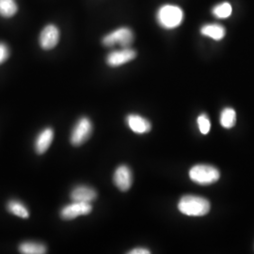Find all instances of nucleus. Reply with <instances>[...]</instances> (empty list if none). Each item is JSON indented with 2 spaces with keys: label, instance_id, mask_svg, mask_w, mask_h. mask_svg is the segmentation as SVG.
I'll return each instance as SVG.
<instances>
[{
  "label": "nucleus",
  "instance_id": "11",
  "mask_svg": "<svg viewBox=\"0 0 254 254\" xmlns=\"http://www.w3.org/2000/svg\"><path fill=\"white\" fill-rule=\"evenodd\" d=\"M97 198V192L95 190L87 186H78L73 189L71 193V199L73 201H82L91 203Z\"/></svg>",
  "mask_w": 254,
  "mask_h": 254
},
{
  "label": "nucleus",
  "instance_id": "17",
  "mask_svg": "<svg viewBox=\"0 0 254 254\" xmlns=\"http://www.w3.org/2000/svg\"><path fill=\"white\" fill-rule=\"evenodd\" d=\"M18 10L14 0H0V15L3 17H11Z\"/></svg>",
  "mask_w": 254,
  "mask_h": 254
},
{
  "label": "nucleus",
  "instance_id": "19",
  "mask_svg": "<svg viewBox=\"0 0 254 254\" xmlns=\"http://www.w3.org/2000/svg\"><path fill=\"white\" fill-rule=\"evenodd\" d=\"M197 122H198L200 133L203 135L208 134L210 128H211V124H210V121H209L208 117L206 116V114L200 115L197 119Z\"/></svg>",
  "mask_w": 254,
  "mask_h": 254
},
{
  "label": "nucleus",
  "instance_id": "1",
  "mask_svg": "<svg viewBox=\"0 0 254 254\" xmlns=\"http://www.w3.org/2000/svg\"><path fill=\"white\" fill-rule=\"evenodd\" d=\"M156 20L160 27L173 29L179 27L184 20L183 9L173 4H165L156 12Z\"/></svg>",
  "mask_w": 254,
  "mask_h": 254
},
{
  "label": "nucleus",
  "instance_id": "7",
  "mask_svg": "<svg viewBox=\"0 0 254 254\" xmlns=\"http://www.w3.org/2000/svg\"><path fill=\"white\" fill-rule=\"evenodd\" d=\"M136 57V51L129 47L122 48L109 53L107 57V64L110 67H119L133 61Z\"/></svg>",
  "mask_w": 254,
  "mask_h": 254
},
{
  "label": "nucleus",
  "instance_id": "10",
  "mask_svg": "<svg viewBox=\"0 0 254 254\" xmlns=\"http://www.w3.org/2000/svg\"><path fill=\"white\" fill-rule=\"evenodd\" d=\"M127 123L129 128L136 134H145L152 128V126L148 120L136 114L128 115Z\"/></svg>",
  "mask_w": 254,
  "mask_h": 254
},
{
  "label": "nucleus",
  "instance_id": "20",
  "mask_svg": "<svg viewBox=\"0 0 254 254\" xmlns=\"http://www.w3.org/2000/svg\"><path fill=\"white\" fill-rule=\"evenodd\" d=\"M9 56V47L4 44V43H0V64L5 63Z\"/></svg>",
  "mask_w": 254,
  "mask_h": 254
},
{
  "label": "nucleus",
  "instance_id": "3",
  "mask_svg": "<svg viewBox=\"0 0 254 254\" xmlns=\"http://www.w3.org/2000/svg\"><path fill=\"white\" fill-rule=\"evenodd\" d=\"M220 177L218 169L210 165H196L190 171V178L199 185H211Z\"/></svg>",
  "mask_w": 254,
  "mask_h": 254
},
{
  "label": "nucleus",
  "instance_id": "14",
  "mask_svg": "<svg viewBox=\"0 0 254 254\" xmlns=\"http://www.w3.org/2000/svg\"><path fill=\"white\" fill-rule=\"evenodd\" d=\"M19 251L24 254H45L47 253L46 246L38 242H24L19 246Z\"/></svg>",
  "mask_w": 254,
  "mask_h": 254
},
{
  "label": "nucleus",
  "instance_id": "6",
  "mask_svg": "<svg viewBox=\"0 0 254 254\" xmlns=\"http://www.w3.org/2000/svg\"><path fill=\"white\" fill-rule=\"evenodd\" d=\"M91 210H92V206L89 202L73 201V203L66 205L62 209L61 217L66 220H71V219L77 218L79 216L90 214Z\"/></svg>",
  "mask_w": 254,
  "mask_h": 254
},
{
  "label": "nucleus",
  "instance_id": "18",
  "mask_svg": "<svg viewBox=\"0 0 254 254\" xmlns=\"http://www.w3.org/2000/svg\"><path fill=\"white\" fill-rule=\"evenodd\" d=\"M213 14L219 19H226L231 16L233 9L232 5L229 2H222L216 5L212 9Z\"/></svg>",
  "mask_w": 254,
  "mask_h": 254
},
{
  "label": "nucleus",
  "instance_id": "5",
  "mask_svg": "<svg viewBox=\"0 0 254 254\" xmlns=\"http://www.w3.org/2000/svg\"><path fill=\"white\" fill-rule=\"evenodd\" d=\"M92 124L90 119L82 117L73 127L71 134V143L73 146L83 144L91 135Z\"/></svg>",
  "mask_w": 254,
  "mask_h": 254
},
{
  "label": "nucleus",
  "instance_id": "2",
  "mask_svg": "<svg viewBox=\"0 0 254 254\" xmlns=\"http://www.w3.org/2000/svg\"><path fill=\"white\" fill-rule=\"evenodd\" d=\"M178 209L182 214L191 217H201L208 214L210 202L206 199L198 196H184L178 203Z\"/></svg>",
  "mask_w": 254,
  "mask_h": 254
},
{
  "label": "nucleus",
  "instance_id": "15",
  "mask_svg": "<svg viewBox=\"0 0 254 254\" xmlns=\"http://www.w3.org/2000/svg\"><path fill=\"white\" fill-rule=\"evenodd\" d=\"M7 209L9 213L12 215H15L19 218H29V212L24 203L16 200H9L7 204Z\"/></svg>",
  "mask_w": 254,
  "mask_h": 254
},
{
  "label": "nucleus",
  "instance_id": "4",
  "mask_svg": "<svg viewBox=\"0 0 254 254\" xmlns=\"http://www.w3.org/2000/svg\"><path fill=\"white\" fill-rule=\"evenodd\" d=\"M134 41L133 31L129 27H120L103 38V45L113 47L119 45L123 48L130 47Z\"/></svg>",
  "mask_w": 254,
  "mask_h": 254
},
{
  "label": "nucleus",
  "instance_id": "8",
  "mask_svg": "<svg viewBox=\"0 0 254 254\" xmlns=\"http://www.w3.org/2000/svg\"><path fill=\"white\" fill-rule=\"evenodd\" d=\"M60 41V30L55 25L46 26L40 35V46L43 49L49 50L54 48Z\"/></svg>",
  "mask_w": 254,
  "mask_h": 254
},
{
  "label": "nucleus",
  "instance_id": "21",
  "mask_svg": "<svg viewBox=\"0 0 254 254\" xmlns=\"http://www.w3.org/2000/svg\"><path fill=\"white\" fill-rule=\"evenodd\" d=\"M130 254H150L151 252L148 251L147 249H143V248H137V249H134L133 251H131Z\"/></svg>",
  "mask_w": 254,
  "mask_h": 254
},
{
  "label": "nucleus",
  "instance_id": "13",
  "mask_svg": "<svg viewBox=\"0 0 254 254\" xmlns=\"http://www.w3.org/2000/svg\"><path fill=\"white\" fill-rule=\"evenodd\" d=\"M200 33L214 41H220L226 35V30L220 24H205L200 28Z\"/></svg>",
  "mask_w": 254,
  "mask_h": 254
},
{
  "label": "nucleus",
  "instance_id": "9",
  "mask_svg": "<svg viewBox=\"0 0 254 254\" xmlns=\"http://www.w3.org/2000/svg\"><path fill=\"white\" fill-rule=\"evenodd\" d=\"M113 181L120 190L127 191L132 186V172L127 166H120L113 175Z\"/></svg>",
  "mask_w": 254,
  "mask_h": 254
},
{
  "label": "nucleus",
  "instance_id": "16",
  "mask_svg": "<svg viewBox=\"0 0 254 254\" xmlns=\"http://www.w3.org/2000/svg\"><path fill=\"white\" fill-rule=\"evenodd\" d=\"M236 123V113L235 109L226 108L223 109L220 114V125L222 127L230 129L235 127Z\"/></svg>",
  "mask_w": 254,
  "mask_h": 254
},
{
  "label": "nucleus",
  "instance_id": "12",
  "mask_svg": "<svg viewBox=\"0 0 254 254\" xmlns=\"http://www.w3.org/2000/svg\"><path fill=\"white\" fill-rule=\"evenodd\" d=\"M54 131L52 128L44 129L36 137L35 140V150L38 154H42L46 153L47 149L53 141Z\"/></svg>",
  "mask_w": 254,
  "mask_h": 254
}]
</instances>
